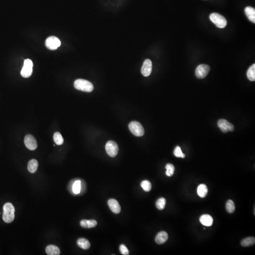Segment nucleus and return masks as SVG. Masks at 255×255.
Wrapping results in <instances>:
<instances>
[{"mask_svg":"<svg viewBox=\"0 0 255 255\" xmlns=\"http://www.w3.org/2000/svg\"><path fill=\"white\" fill-rule=\"evenodd\" d=\"M108 205L110 209L116 214H118L120 213L121 208L118 202L115 199H110L108 201Z\"/></svg>","mask_w":255,"mask_h":255,"instance_id":"nucleus-12","label":"nucleus"},{"mask_svg":"<svg viewBox=\"0 0 255 255\" xmlns=\"http://www.w3.org/2000/svg\"><path fill=\"white\" fill-rule=\"evenodd\" d=\"M24 143L26 148L31 150H35L37 148V141L32 135H26L25 137Z\"/></svg>","mask_w":255,"mask_h":255,"instance_id":"nucleus-10","label":"nucleus"},{"mask_svg":"<svg viewBox=\"0 0 255 255\" xmlns=\"http://www.w3.org/2000/svg\"><path fill=\"white\" fill-rule=\"evenodd\" d=\"M38 167V163L35 159H32L28 162L27 169L31 173H35Z\"/></svg>","mask_w":255,"mask_h":255,"instance_id":"nucleus-18","label":"nucleus"},{"mask_svg":"<svg viewBox=\"0 0 255 255\" xmlns=\"http://www.w3.org/2000/svg\"><path fill=\"white\" fill-rule=\"evenodd\" d=\"M46 253L49 255H60V250L59 248L54 245L48 246L46 248Z\"/></svg>","mask_w":255,"mask_h":255,"instance_id":"nucleus-19","label":"nucleus"},{"mask_svg":"<svg viewBox=\"0 0 255 255\" xmlns=\"http://www.w3.org/2000/svg\"><path fill=\"white\" fill-rule=\"evenodd\" d=\"M166 200L163 197L159 198L156 202V206L159 210H162L164 209L166 205Z\"/></svg>","mask_w":255,"mask_h":255,"instance_id":"nucleus-27","label":"nucleus"},{"mask_svg":"<svg viewBox=\"0 0 255 255\" xmlns=\"http://www.w3.org/2000/svg\"><path fill=\"white\" fill-rule=\"evenodd\" d=\"M207 193H208V189H207V186L205 184H200L197 187V194L201 198L205 197L207 195Z\"/></svg>","mask_w":255,"mask_h":255,"instance_id":"nucleus-17","label":"nucleus"},{"mask_svg":"<svg viewBox=\"0 0 255 255\" xmlns=\"http://www.w3.org/2000/svg\"><path fill=\"white\" fill-rule=\"evenodd\" d=\"M255 243V238L253 237H249L244 238L241 242V245L244 247L251 246Z\"/></svg>","mask_w":255,"mask_h":255,"instance_id":"nucleus-21","label":"nucleus"},{"mask_svg":"<svg viewBox=\"0 0 255 255\" xmlns=\"http://www.w3.org/2000/svg\"><path fill=\"white\" fill-rule=\"evenodd\" d=\"M152 69V63L149 59H146L141 68V73L144 76L148 77L150 75Z\"/></svg>","mask_w":255,"mask_h":255,"instance_id":"nucleus-11","label":"nucleus"},{"mask_svg":"<svg viewBox=\"0 0 255 255\" xmlns=\"http://www.w3.org/2000/svg\"><path fill=\"white\" fill-rule=\"evenodd\" d=\"M61 45V41L59 38L56 36H50L45 41V45L46 47L50 50H56Z\"/></svg>","mask_w":255,"mask_h":255,"instance_id":"nucleus-7","label":"nucleus"},{"mask_svg":"<svg viewBox=\"0 0 255 255\" xmlns=\"http://www.w3.org/2000/svg\"><path fill=\"white\" fill-rule=\"evenodd\" d=\"M226 209L229 213H233L235 210L234 203L232 200H228L226 203Z\"/></svg>","mask_w":255,"mask_h":255,"instance_id":"nucleus-24","label":"nucleus"},{"mask_svg":"<svg viewBox=\"0 0 255 255\" xmlns=\"http://www.w3.org/2000/svg\"><path fill=\"white\" fill-rule=\"evenodd\" d=\"M210 19L218 28H224L226 26L227 22L224 16L217 13H213L210 15Z\"/></svg>","mask_w":255,"mask_h":255,"instance_id":"nucleus-3","label":"nucleus"},{"mask_svg":"<svg viewBox=\"0 0 255 255\" xmlns=\"http://www.w3.org/2000/svg\"><path fill=\"white\" fill-rule=\"evenodd\" d=\"M78 246L83 249H88L90 247V243L87 239L85 238H80L77 240Z\"/></svg>","mask_w":255,"mask_h":255,"instance_id":"nucleus-20","label":"nucleus"},{"mask_svg":"<svg viewBox=\"0 0 255 255\" xmlns=\"http://www.w3.org/2000/svg\"><path fill=\"white\" fill-rule=\"evenodd\" d=\"M54 140L56 145H61L64 143V140L61 133L58 132H55L54 135Z\"/></svg>","mask_w":255,"mask_h":255,"instance_id":"nucleus-25","label":"nucleus"},{"mask_svg":"<svg viewBox=\"0 0 255 255\" xmlns=\"http://www.w3.org/2000/svg\"><path fill=\"white\" fill-rule=\"evenodd\" d=\"M2 219L6 223L13 222L15 218V208L13 205L10 203H7L4 205L3 208Z\"/></svg>","mask_w":255,"mask_h":255,"instance_id":"nucleus-1","label":"nucleus"},{"mask_svg":"<svg viewBox=\"0 0 255 255\" xmlns=\"http://www.w3.org/2000/svg\"><path fill=\"white\" fill-rule=\"evenodd\" d=\"M80 224L83 228H91L95 227L97 224V223L95 220H82L80 221Z\"/></svg>","mask_w":255,"mask_h":255,"instance_id":"nucleus-15","label":"nucleus"},{"mask_svg":"<svg viewBox=\"0 0 255 255\" xmlns=\"http://www.w3.org/2000/svg\"><path fill=\"white\" fill-rule=\"evenodd\" d=\"M218 126L224 133L233 131L234 130V125L225 119H221L218 120Z\"/></svg>","mask_w":255,"mask_h":255,"instance_id":"nucleus-9","label":"nucleus"},{"mask_svg":"<svg viewBox=\"0 0 255 255\" xmlns=\"http://www.w3.org/2000/svg\"><path fill=\"white\" fill-rule=\"evenodd\" d=\"M168 238V235L166 232L162 231L157 234L155 237V241L159 245L163 244L167 241Z\"/></svg>","mask_w":255,"mask_h":255,"instance_id":"nucleus-13","label":"nucleus"},{"mask_svg":"<svg viewBox=\"0 0 255 255\" xmlns=\"http://www.w3.org/2000/svg\"><path fill=\"white\" fill-rule=\"evenodd\" d=\"M72 190L75 194H78L80 193L81 191V181L76 180L75 181L73 184Z\"/></svg>","mask_w":255,"mask_h":255,"instance_id":"nucleus-23","label":"nucleus"},{"mask_svg":"<svg viewBox=\"0 0 255 255\" xmlns=\"http://www.w3.org/2000/svg\"><path fill=\"white\" fill-rule=\"evenodd\" d=\"M210 69V67L207 65H200L196 69V76L198 78H205L208 75Z\"/></svg>","mask_w":255,"mask_h":255,"instance_id":"nucleus-8","label":"nucleus"},{"mask_svg":"<svg viewBox=\"0 0 255 255\" xmlns=\"http://www.w3.org/2000/svg\"><path fill=\"white\" fill-rule=\"evenodd\" d=\"M200 222L205 226H211L213 223V218L209 215H203L200 218Z\"/></svg>","mask_w":255,"mask_h":255,"instance_id":"nucleus-14","label":"nucleus"},{"mask_svg":"<svg viewBox=\"0 0 255 255\" xmlns=\"http://www.w3.org/2000/svg\"><path fill=\"white\" fill-rule=\"evenodd\" d=\"M129 128L131 133L137 137H141L144 134V128L140 123L138 121H133L129 125Z\"/></svg>","mask_w":255,"mask_h":255,"instance_id":"nucleus-4","label":"nucleus"},{"mask_svg":"<svg viewBox=\"0 0 255 255\" xmlns=\"http://www.w3.org/2000/svg\"><path fill=\"white\" fill-rule=\"evenodd\" d=\"M166 169V175L168 177H171L173 175L175 171L174 166L171 163H168L165 166Z\"/></svg>","mask_w":255,"mask_h":255,"instance_id":"nucleus-26","label":"nucleus"},{"mask_svg":"<svg viewBox=\"0 0 255 255\" xmlns=\"http://www.w3.org/2000/svg\"><path fill=\"white\" fill-rule=\"evenodd\" d=\"M141 186L143 190L146 192L150 191L151 190V183L149 181H147V180L142 181L141 183Z\"/></svg>","mask_w":255,"mask_h":255,"instance_id":"nucleus-28","label":"nucleus"},{"mask_svg":"<svg viewBox=\"0 0 255 255\" xmlns=\"http://www.w3.org/2000/svg\"><path fill=\"white\" fill-rule=\"evenodd\" d=\"M120 251L122 255H129V251L125 245L121 244L120 246Z\"/></svg>","mask_w":255,"mask_h":255,"instance_id":"nucleus-30","label":"nucleus"},{"mask_svg":"<svg viewBox=\"0 0 255 255\" xmlns=\"http://www.w3.org/2000/svg\"><path fill=\"white\" fill-rule=\"evenodd\" d=\"M173 153H174V155H175V157H177V158H185V154L183 153L181 148L179 146H177L175 148L174 151H173Z\"/></svg>","mask_w":255,"mask_h":255,"instance_id":"nucleus-29","label":"nucleus"},{"mask_svg":"<svg viewBox=\"0 0 255 255\" xmlns=\"http://www.w3.org/2000/svg\"><path fill=\"white\" fill-rule=\"evenodd\" d=\"M246 15L248 18V20L252 22L255 23V10L253 7L248 6L245 8V10Z\"/></svg>","mask_w":255,"mask_h":255,"instance_id":"nucleus-16","label":"nucleus"},{"mask_svg":"<svg viewBox=\"0 0 255 255\" xmlns=\"http://www.w3.org/2000/svg\"><path fill=\"white\" fill-rule=\"evenodd\" d=\"M33 64L30 59H26L24 62L23 66L21 71V75L23 77L27 78L31 75L33 73Z\"/></svg>","mask_w":255,"mask_h":255,"instance_id":"nucleus-5","label":"nucleus"},{"mask_svg":"<svg viewBox=\"0 0 255 255\" xmlns=\"http://www.w3.org/2000/svg\"><path fill=\"white\" fill-rule=\"evenodd\" d=\"M248 78L251 81L255 80V64H253L248 68L247 73Z\"/></svg>","mask_w":255,"mask_h":255,"instance_id":"nucleus-22","label":"nucleus"},{"mask_svg":"<svg viewBox=\"0 0 255 255\" xmlns=\"http://www.w3.org/2000/svg\"><path fill=\"white\" fill-rule=\"evenodd\" d=\"M106 150L108 155L111 158H115L118 153V146L115 141H109L106 144Z\"/></svg>","mask_w":255,"mask_h":255,"instance_id":"nucleus-6","label":"nucleus"},{"mask_svg":"<svg viewBox=\"0 0 255 255\" xmlns=\"http://www.w3.org/2000/svg\"><path fill=\"white\" fill-rule=\"evenodd\" d=\"M76 89L86 92H91L94 89L93 84L87 80L78 79L75 80L74 83Z\"/></svg>","mask_w":255,"mask_h":255,"instance_id":"nucleus-2","label":"nucleus"}]
</instances>
